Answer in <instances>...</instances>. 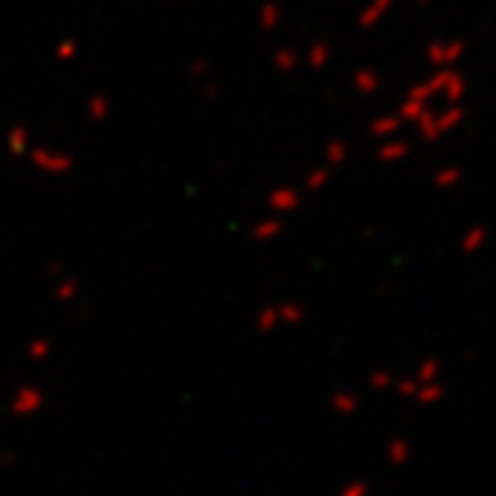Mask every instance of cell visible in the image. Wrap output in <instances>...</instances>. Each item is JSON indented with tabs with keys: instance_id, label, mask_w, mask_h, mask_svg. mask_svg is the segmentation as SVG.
Instances as JSON below:
<instances>
[{
	"instance_id": "1",
	"label": "cell",
	"mask_w": 496,
	"mask_h": 496,
	"mask_svg": "<svg viewBox=\"0 0 496 496\" xmlns=\"http://www.w3.org/2000/svg\"><path fill=\"white\" fill-rule=\"evenodd\" d=\"M33 163L42 168V171H50V174H64L72 168V160L61 152H50V149H33L31 152Z\"/></svg>"
},
{
	"instance_id": "2",
	"label": "cell",
	"mask_w": 496,
	"mask_h": 496,
	"mask_svg": "<svg viewBox=\"0 0 496 496\" xmlns=\"http://www.w3.org/2000/svg\"><path fill=\"white\" fill-rule=\"evenodd\" d=\"M86 113H88L91 122H102V119H108V113H111V99H108L105 94H94V97H88V102H86Z\"/></svg>"
},
{
	"instance_id": "3",
	"label": "cell",
	"mask_w": 496,
	"mask_h": 496,
	"mask_svg": "<svg viewBox=\"0 0 496 496\" xmlns=\"http://www.w3.org/2000/svg\"><path fill=\"white\" fill-rule=\"evenodd\" d=\"M6 146H8L11 154H25V152L31 149V143H28V130H25V127H14V130L8 133V138H6Z\"/></svg>"
},
{
	"instance_id": "4",
	"label": "cell",
	"mask_w": 496,
	"mask_h": 496,
	"mask_svg": "<svg viewBox=\"0 0 496 496\" xmlns=\"http://www.w3.org/2000/svg\"><path fill=\"white\" fill-rule=\"evenodd\" d=\"M74 56H77V42H72V39L58 42V47H56V58L58 61H72Z\"/></svg>"
},
{
	"instance_id": "5",
	"label": "cell",
	"mask_w": 496,
	"mask_h": 496,
	"mask_svg": "<svg viewBox=\"0 0 496 496\" xmlns=\"http://www.w3.org/2000/svg\"><path fill=\"white\" fill-rule=\"evenodd\" d=\"M276 19H279V8H276V6H265V8L259 11V22H262V28H273Z\"/></svg>"
},
{
	"instance_id": "6",
	"label": "cell",
	"mask_w": 496,
	"mask_h": 496,
	"mask_svg": "<svg viewBox=\"0 0 496 496\" xmlns=\"http://www.w3.org/2000/svg\"><path fill=\"white\" fill-rule=\"evenodd\" d=\"M207 70H210V64H207L205 58H199V61H193V64H191V74H193V77H205Z\"/></svg>"
},
{
	"instance_id": "7",
	"label": "cell",
	"mask_w": 496,
	"mask_h": 496,
	"mask_svg": "<svg viewBox=\"0 0 496 496\" xmlns=\"http://www.w3.org/2000/svg\"><path fill=\"white\" fill-rule=\"evenodd\" d=\"M276 64H279L282 70H287V64H292V56H284V53H279V56H276Z\"/></svg>"
},
{
	"instance_id": "8",
	"label": "cell",
	"mask_w": 496,
	"mask_h": 496,
	"mask_svg": "<svg viewBox=\"0 0 496 496\" xmlns=\"http://www.w3.org/2000/svg\"><path fill=\"white\" fill-rule=\"evenodd\" d=\"M205 94H207L210 99H213V97H218V86H215V83H207V88H205Z\"/></svg>"
}]
</instances>
